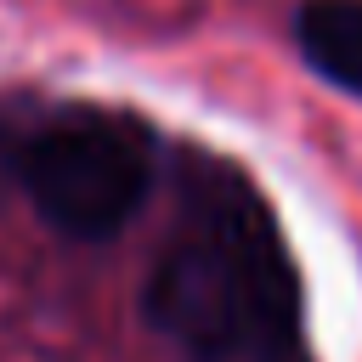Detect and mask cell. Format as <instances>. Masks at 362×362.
Instances as JSON below:
<instances>
[{
	"mask_svg": "<svg viewBox=\"0 0 362 362\" xmlns=\"http://www.w3.org/2000/svg\"><path fill=\"white\" fill-rule=\"evenodd\" d=\"M266 362H305L300 351H277V356H266Z\"/></svg>",
	"mask_w": 362,
	"mask_h": 362,
	"instance_id": "277c9868",
	"label": "cell"
},
{
	"mask_svg": "<svg viewBox=\"0 0 362 362\" xmlns=\"http://www.w3.org/2000/svg\"><path fill=\"white\" fill-rule=\"evenodd\" d=\"M23 192L68 238H113L147 198L153 130L113 107H62L17 153Z\"/></svg>",
	"mask_w": 362,
	"mask_h": 362,
	"instance_id": "7a4b0ae2",
	"label": "cell"
},
{
	"mask_svg": "<svg viewBox=\"0 0 362 362\" xmlns=\"http://www.w3.org/2000/svg\"><path fill=\"white\" fill-rule=\"evenodd\" d=\"M294 40L328 85L362 96V0H305L294 17Z\"/></svg>",
	"mask_w": 362,
	"mask_h": 362,
	"instance_id": "3957f363",
	"label": "cell"
},
{
	"mask_svg": "<svg viewBox=\"0 0 362 362\" xmlns=\"http://www.w3.org/2000/svg\"><path fill=\"white\" fill-rule=\"evenodd\" d=\"M141 311L198 362H266L294 351L300 277L266 198L232 164H192L175 232L147 272Z\"/></svg>",
	"mask_w": 362,
	"mask_h": 362,
	"instance_id": "6da1fadb",
	"label": "cell"
}]
</instances>
